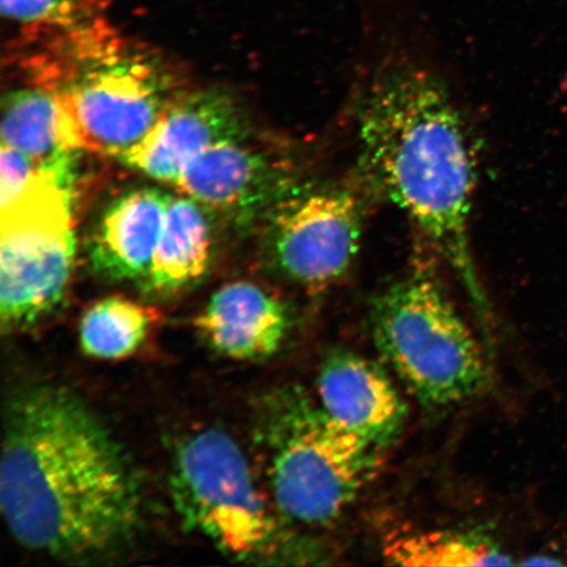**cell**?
Returning <instances> with one entry per match:
<instances>
[{"mask_svg":"<svg viewBox=\"0 0 567 567\" xmlns=\"http://www.w3.org/2000/svg\"><path fill=\"white\" fill-rule=\"evenodd\" d=\"M358 104V181L406 213L480 307L470 224L477 153L439 78L411 56L389 55Z\"/></svg>","mask_w":567,"mask_h":567,"instance_id":"2","label":"cell"},{"mask_svg":"<svg viewBox=\"0 0 567 567\" xmlns=\"http://www.w3.org/2000/svg\"><path fill=\"white\" fill-rule=\"evenodd\" d=\"M289 323L286 305L247 281L218 289L195 319V328L213 350L239 360L272 357L286 339Z\"/></svg>","mask_w":567,"mask_h":567,"instance_id":"12","label":"cell"},{"mask_svg":"<svg viewBox=\"0 0 567 567\" xmlns=\"http://www.w3.org/2000/svg\"><path fill=\"white\" fill-rule=\"evenodd\" d=\"M154 319L153 311L137 302L109 297L84 315L80 329L82 349L97 359L130 357L144 342Z\"/></svg>","mask_w":567,"mask_h":567,"instance_id":"17","label":"cell"},{"mask_svg":"<svg viewBox=\"0 0 567 567\" xmlns=\"http://www.w3.org/2000/svg\"><path fill=\"white\" fill-rule=\"evenodd\" d=\"M78 61L70 83L55 91L78 152L122 157L181 95L158 62L106 38Z\"/></svg>","mask_w":567,"mask_h":567,"instance_id":"6","label":"cell"},{"mask_svg":"<svg viewBox=\"0 0 567 567\" xmlns=\"http://www.w3.org/2000/svg\"><path fill=\"white\" fill-rule=\"evenodd\" d=\"M297 182L282 163L243 138L213 145L189 163L173 186L212 216L245 228L265 219Z\"/></svg>","mask_w":567,"mask_h":567,"instance_id":"9","label":"cell"},{"mask_svg":"<svg viewBox=\"0 0 567 567\" xmlns=\"http://www.w3.org/2000/svg\"><path fill=\"white\" fill-rule=\"evenodd\" d=\"M365 195L358 179L295 183L265 218L274 267L305 289L334 286L358 257Z\"/></svg>","mask_w":567,"mask_h":567,"instance_id":"8","label":"cell"},{"mask_svg":"<svg viewBox=\"0 0 567 567\" xmlns=\"http://www.w3.org/2000/svg\"><path fill=\"white\" fill-rule=\"evenodd\" d=\"M2 112V145L27 154L55 179L74 183L78 151L56 92L13 91L4 97Z\"/></svg>","mask_w":567,"mask_h":567,"instance_id":"14","label":"cell"},{"mask_svg":"<svg viewBox=\"0 0 567 567\" xmlns=\"http://www.w3.org/2000/svg\"><path fill=\"white\" fill-rule=\"evenodd\" d=\"M317 399L332 420L386 451L408 422V403L379 364L339 350L324 359Z\"/></svg>","mask_w":567,"mask_h":567,"instance_id":"11","label":"cell"},{"mask_svg":"<svg viewBox=\"0 0 567 567\" xmlns=\"http://www.w3.org/2000/svg\"><path fill=\"white\" fill-rule=\"evenodd\" d=\"M259 437L276 507L303 526L334 523L384 464V450L332 420L299 388L268 396Z\"/></svg>","mask_w":567,"mask_h":567,"instance_id":"3","label":"cell"},{"mask_svg":"<svg viewBox=\"0 0 567 567\" xmlns=\"http://www.w3.org/2000/svg\"><path fill=\"white\" fill-rule=\"evenodd\" d=\"M73 186L40 176L2 208L0 316L3 326L38 322L60 303L75 259Z\"/></svg>","mask_w":567,"mask_h":567,"instance_id":"7","label":"cell"},{"mask_svg":"<svg viewBox=\"0 0 567 567\" xmlns=\"http://www.w3.org/2000/svg\"><path fill=\"white\" fill-rule=\"evenodd\" d=\"M172 496L184 526L233 558L286 557L289 537L261 498L238 445L223 431L205 430L177 451Z\"/></svg>","mask_w":567,"mask_h":567,"instance_id":"5","label":"cell"},{"mask_svg":"<svg viewBox=\"0 0 567 567\" xmlns=\"http://www.w3.org/2000/svg\"><path fill=\"white\" fill-rule=\"evenodd\" d=\"M6 18L31 27L73 28L87 18L84 0H0Z\"/></svg>","mask_w":567,"mask_h":567,"instance_id":"18","label":"cell"},{"mask_svg":"<svg viewBox=\"0 0 567 567\" xmlns=\"http://www.w3.org/2000/svg\"><path fill=\"white\" fill-rule=\"evenodd\" d=\"M172 197L158 188H137L112 202L89 240L94 271L110 280H144Z\"/></svg>","mask_w":567,"mask_h":567,"instance_id":"13","label":"cell"},{"mask_svg":"<svg viewBox=\"0 0 567 567\" xmlns=\"http://www.w3.org/2000/svg\"><path fill=\"white\" fill-rule=\"evenodd\" d=\"M371 315L375 349L423 408L452 410L484 392L491 379L484 351L432 259H415Z\"/></svg>","mask_w":567,"mask_h":567,"instance_id":"4","label":"cell"},{"mask_svg":"<svg viewBox=\"0 0 567 567\" xmlns=\"http://www.w3.org/2000/svg\"><path fill=\"white\" fill-rule=\"evenodd\" d=\"M44 175L48 174L42 172L38 163L28 157L27 154L2 145V153H0V181H2L0 200H2V208L16 200L34 181Z\"/></svg>","mask_w":567,"mask_h":567,"instance_id":"19","label":"cell"},{"mask_svg":"<svg viewBox=\"0 0 567 567\" xmlns=\"http://www.w3.org/2000/svg\"><path fill=\"white\" fill-rule=\"evenodd\" d=\"M210 213L188 196H173L151 268L142 280L145 292L168 296L200 280L210 265Z\"/></svg>","mask_w":567,"mask_h":567,"instance_id":"15","label":"cell"},{"mask_svg":"<svg viewBox=\"0 0 567 567\" xmlns=\"http://www.w3.org/2000/svg\"><path fill=\"white\" fill-rule=\"evenodd\" d=\"M389 564L401 566H509L493 538L471 530H417L390 535L382 545Z\"/></svg>","mask_w":567,"mask_h":567,"instance_id":"16","label":"cell"},{"mask_svg":"<svg viewBox=\"0 0 567 567\" xmlns=\"http://www.w3.org/2000/svg\"><path fill=\"white\" fill-rule=\"evenodd\" d=\"M0 506L24 547L86 557L134 534L140 491L123 451L80 400L33 386L7 409Z\"/></svg>","mask_w":567,"mask_h":567,"instance_id":"1","label":"cell"},{"mask_svg":"<svg viewBox=\"0 0 567 567\" xmlns=\"http://www.w3.org/2000/svg\"><path fill=\"white\" fill-rule=\"evenodd\" d=\"M246 134L243 111L229 95L218 91L181 94L151 132L118 159L153 179L174 184L198 155Z\"/></svg>","mask_w":567,"mask_h":567,"instance_id":"10","label":"cell"}]
</instances>
